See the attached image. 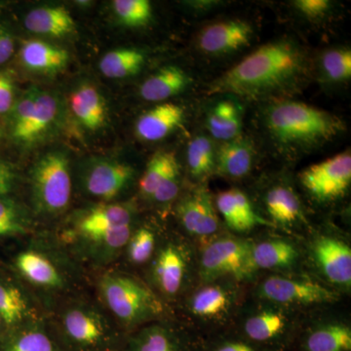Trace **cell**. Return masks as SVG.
<instances>
[{"mask_svg":"<svg viewBox=\"0 0 351 351\" xmlns=\"http://www.w3.org/2000/svg\"><path fill=\"white\" fill-rule=\"evenodd\" d=\"M207 127L211 135L218 140L228 142L239 137L242 128L239 108L230 101H219L208 114Z\"/></svg>","mask_w":351,"mask_h":351,"instance_id":"cell-31","label":"cell"},{"mask_svg":"<svg viewBox=\"0 0 351 351\" xmlns=\"http://www.w3.org/2000/svg\"><path fill=\"white\" fill-rule=\"evenodd\" d=\"M198 351H267L250 341L237 336L218 337L209 341H200Z\"/></svg>","mask_w":351,"mask_h":351,"instance_id":"cell-41","label":"cell"},{"mask_svg":"<svg viewBox=\"0 0 351 351\" xmlns=\"http://www.w3.org/2000/svg\"><path fill=\"white\" fill-rule=\"evenodd\" d=\"M15 99V86L12 75L6 71H0V114L11 112Z\"/></svg>","mask_w":351,"mask_h":351,"instance_id":"cell-43","label":"cell"},{"mask_svg":"<svg viewBox=\"0 0 351 351\" xmlns=\"http://www.w3.org/2000/svg\"><path fill=\"white\" fill-rule=\"evenodd\" d=\"M71 108L85 128L96 131L107 119V107L100 92L90 84L82 85L71 96Z\"/></svg>","mask_w":351,"mask_h":351,"instance_id":"cell-27","label":"cell"},{"mask_svg":"<svg viewBox=\"0 0 351 351\" xmlns=\"http://www.w3.org/2000/svg\"><path fill=\"white\" fill-rule=\"evenodd\" d=\"M299 252L294 244L283 239L252 243L251 263L254 270L288 269L295 265Z\"/></svg>","mask_w":351,"mask_h":351,"instance_id":"cell-28","label":"cell"},{"mask_svg":"<svg viewBox=\"0 0 351 351\" xmlns=\"http://www.w3.org/2000/svg\"><path fill=\"white\" fill-rule=\"evenodd\" d=\"M199 346V341L166 324L154 323L132 336L126 351H198Z\"/></svg>","mask_w":351,"mask_h":351,"instance_id":"cell-16","label":"cell"},{"mask_svg":"<svg viewBox=\"0 0 351 351\" xmlns=\"http://www.w3.org/2000/svg\"><path fill=\"white\" fill-rule=\"evenodd\" d=\"M178 219L186 232L197 239H207L219 230V219L209 191L193 189L177 206Z\"/></svg>","mask_w":351,"mask_h":351,"instance_id":"cell-11","label":"cell"},{"mask_svg":"<svg viewBox=\"0 0 351 351\" xmlns=\"http://www.w3.org/2000/svg\"><path fill=\"white\" fill-rule=\"evenodd\" d=\"M62 327L69 341L80 348H96L110 336V327L104 316L86 306L69 307L62 316Z\"/></svg>","mask_w":351,"mask_h":351,"instance_id":"cell-12","label":"cell"},{"mask_svg":"<svg viewBox=\"0 0 351 351\" xmlns=\"http://www.w3.org/2000/svg\"><path fill=\"white\" fill-rule=\"evenodd\" d=\"M29 313V306L19 289L0 284V317L7 325L17 324Z\"/></svg>","mask_w":351,"mask_h":351,"instance_id":"cell-36","label":"cell"},{"mask_svg":"<svg viewBox=\"0 0 351 351\" xmlns=\"http://www.w3.org/2000/svg\"><path fill=\"white\" fill-rule=\"evenodd\" d=\"M234 294L230 289L218 284H210L198 289L189 300L191 314L205 322H217L230 313Z\"/></svg>","mask_w":351,"mask_h":351,"instance_id":"cell-21","label":"cell"},{"mask_svg":"<svg viewBox=\"0 0 351 351\" xmlns=\"http://www.w3.org/2000/svg\"><path fill=\"white\" fill-rule=\"evenodd\" d=\"M302 351H351V329L341 322L324 323L304 332Z\"/></svg>","mask_w":351,"mask_h":351,"instance_id":"cell-24","label":"cell"},{"mask_svg":"<svg viewBox=\"0 0 351 351\" xmlns=\"http://www.w3.org/2000/svg\"><path fill=\"white\" fill-rule=\"evenodd\" d=\"M3 322V320H2V318L0 317V325H1V323Z\"/></svg>","mask_w":351,"mask_h":351,"instance_id":"cell-47","label":"cell"},{"mask_svg":"<svg viewBox=\"0 0 351 351\" xmlns=\"http://www.w3.org/2000/svg\"><path fill=\"white\" fill-rule=\"evenodd\" d=\"M6 164L3 162H0V172H1L2 169L5 167Z\"/></svg>","mask_w":351,"mask_h":351,"instance_id":"cell-46","label":"cell"},{"mask_svg":"<svg viewBox=\"0 0 351 351\" xmlns=\"http://www.w3.org/2000/svg\"><path fill=\"white\" fill-rule=\"evenodd\" d=\"M253 36L249 23L228 20L205 27L198 36L197 44L202 52L209 55H223L246 47Z\"/></svg>","mask_w":351,"mask_h":351,"instance_id":"cell-15","label":"cell"},{"mask_svg":"<svg viewBox=\"0 0 351 351\" xmlns=\"http://www.w3.org/2000/svg\"><path fill=\"white\" fill-rule=\"evenodd\" d=\"M178 168H180L179 163L173 152H157L147 163V169L138 182L141 193L151 198L161 182Z\"/></svg>","mask_w":351,"mask_h":351,"instance_id":"cell-33","label":"cell"},{"mask_svg":"<svg viewBox=\"0 0 351 351\" xmlns=\"http://www.w3.org/2000/svg\"><path fill=\"white\" fill-rule=\"evenodd\" d=\"M291 327L285 313L265 309L245 319L239 335L267 351H281L290 341Z\"/></svg>","mask_w":351,"mask_h":351,"instance_id":"cell-10","label":"cell"},{"mask_svg":"<svg viewBox=\"0 0 351 351\" xmlns=\"http://www.w3.org/2000/svg\"><path fill=\"white\" fill-rule=\"evenodd\" d=\"M300 179L314 199L330 202L346 195L351 184L350 151L313 164L302 171Z\"/></svg>","mask_w":351,"mask_h":351,"instance_id":"cell-7","label":"cell"},{"mask_svg":"<svg viewBox=\"0 0 351 351\" xmlns=\"http://www.w3.org/2000/svg\"><path fill=\"white\" fill-rule=\"evenodd\" d=\"M258 294L265 301L288 306L332 304L338 300L334 291L319 283L278 276L263 281Z\"/></svg>","mask_w":351,"mask_h":351,"instance_id":"cell-8","label":"cell"},{"mask_svg":"<svg viewBox=\"0 0 351 351\" xmlns=\"http://www.w3.org/2000/svg\"><path fill=\"white\" fill-rule=\"evenodd\" d=\"M320 66L330 82H348L351 77V51L348 48L327 51L321 58Z\"/></svg>","mask_w":351,"mask_h":351,"instance_id":"cell-37","label":"cell"},{"mask_svg":"<svg viewBox=\"0 0 351 351\" xmlns=\"http://www.w3.org/2000/svg\"><path fill=\"white\" fill-rule=\"evenodd\" d=\"M27 219L14 201L0 198V237L24 234L27 232Z\"/></svg>","mask_w":351,"mask_h":351,"instance_id":"cell-38","label":"cell"},{"mask_svg":"<svg viewBox=\"0 0 351 351\" xmlns=\"http://www.w3.org/2000/svg\"><path fill=\"white\" fill-rule=\"evenodd\" d=\"M133 233L132 225L75 237L85 254L96 263H107L119 255Z\"/></svg>","mask_w":351,"mask_h":351,"instance_id":"cell-20","label":"cell"},{"mask_svg":"<svg viewBox=\"0 0 351 351\" xmlns=\"http://www.w3.org/2000/svg\"><path fill=\"white\" fill-rule=\"evenodd\" d=\"M294 5L300 13L309 19H318L328 12L331 4L328 0H297Z\"/></svg>","mask_w":351,"mask_h":351,"instance_id":"cell-44","label":"cell"},{"mask_svg":"<svg viewBox=\"0 0 351 351\" xmlns=\"http://www.w3.org/2000/svg\"><path fill=\"white\" fill-rule=\"evenodd\" d=\"M134 212L129 205L103 203L87 210L76 219L73 237L105 232L119 226L132 225Z\"/></svg>","mask_w":351,"mask_h":351,"instance_id":"cell-18","label":"cell"},{"mask_svg":"<svg viewBox=\"0 0 351 351\" xmlns=\"http://www.w3.org/2000/svg\"><path fill=\"white\" fill-rule=\"evenodd\" d=\"M304 51L288 39L261 46L228 69L210 87V94L260 98L287 90L306 73Z\"/></svg>","mask_w":351,"mask_h":351,"instance_id":"cell-1","label":"cell"},{"mask_svg":"<svg viewBox=\"0 0 351 351\" xmlns=\"http://www.w3.org/2000/svg\"><path fill=\"white\" fill-rule=\"evenodd\" d=\"M254 149L249 140L239 137L228 141L221 147L217 158V169L221 175L240 179L248 175L253 166Z\"/></svg>","mask_w":351,"mask_h":351,"instance_id":"cell-29","label":"cell"},{"mask_svg":"<svg viewBox=\"0 0 351 351\" xmlns=\"http://www.w3.org/2000/svg\"><path fill=\"white\" fill-rule=\"evenodd\" d=\"M15 263L20 274L34 285L48 289L64 285V277L57 265L41 252L34 249L21 252Z\"/></svg>","mask_w":351,"mask_h":351,"instance_id":"cell-23","label":"cell"},{"mask_svg":"<svg viewBox=\"0 0 351 351\" xmlns=\"http://www.w3.org/2000/svg\"><path fill=\"white\" fill-rule=\"evenodd\" d=\"M25 27L34 34L62 38L75 31V23L66 7L44 6L27 14Z\"/></svg>","mask_w":351,"mask_h":351,"instance_id":"cell-25","label":"cell"},{"mask_svg":"<svg viewBox=\"0 0 351 351\" xmlns=\"http://www.w3.org/2000/svg\"><path fill=\"white\" fill-rule=\"evenodd\" d=\"M156 248V237L149 228H141L132 233L127 244L128 257L135 265H143L152 258Z\"/></svg>","mask_w":351,"mask_h":351,"instance_id":"cell-40","label":"cell"},{"mask_svg":"<svg viewBox=\"0 0 351 351\" xmlns=\"http://www.w3.org/2000/svg\"><path fill=\"white\" fill-rule=\"evenodd\" d=\"M186 159L189 172L195 179L208 177L215 168V154L211 141L205 136L193 138L189 144Z\"/></svg>","mask_w":351,"mask_h":351,"instance_id":"cell-34","label":"cell"},{"mask_svg":"<svg viewBox=\"0 0 351 351\" xmlns=\"http://www.w3.org/2000/svg\"><path fill=\"white\" fill-rule=\"evenodd\" d=\"M112 5L117 19L126 27H144L152 20V7L147 0H115Z\"/></svg>","mask_w":351,"mask_h":351,"instance_id":"cell-35","label":"cell"},{"mask_svg":"<svg viewBox=\"0 0 351 351\" xmlns=\"http://www.w3.org/2000/svg\"><path fill=\"white\" fill-rule=\"evenodd\" d=\"M14 49L12 34L0 25V64L6 63L12 57Z\"/></svg>","mask_w":351,"mask_h":351,"instance_id":"cell-45","label":"cell"},{"mask_svg":"<svg viewBox=\"0 0 351 351\" xmlns=\"http://www.w3.org/2000/svg\"><path fill=\"white\" fill-rule=\"evenodd\" d=\"M252 243L226 237L215 239L205 247L200 258V276L206 283L223 277L243 278L253 274Z\"/></svg>","mask_w":351,"mask_h":351,"instance_id":"cell-6","label":"cell"},{"mask_svg":"<svg viewBox=\"0 0 351 351\" xmlns=\"http://www.w3.org/2000/svg\"><path fill=\"white\" fill-rule=\"evenodd\" d=\"M265 123L276 143L295 149L325 144L345 130L337 115L295 101L274 104L267 110Z\"/></svg>","mask_w":351,"mask_h":351,"instance_id":"cell-2","label":"cell"},{"mask_svg":"<svg viewBox=\"0 0 351 351\" xmlns=\"http://www.w3.org/2000/svg\"><path fill=\"white\" fill-rule=\"evenodd\" d=\"M31 186L32 204L38 213L64 211L71 195V171L66 154L53 152L39 158L32 169Z\"/></svg>","mask_w":351,"mask_h":351,"instance_id":"cell-4","label":"cell"},{"mask_svg":"<svg viewBox=\"0 0 351 351\" xmlns=\"http://www.w3.org/2000/svg\"><path fill=\"white\" fill-rule=\"evenodd\" d=\"M184 117V110L177 104H160L138 119L136 133L138 138L147 142L162 140L182 125Z\"/></svg>","mask_w":351,"mask_h":351,"instance_id":"cell-19","label":"cell"},{"mask_svg":"<svg viewBox=\"0 0 351 351\" xmlns=\"http://www.w3.org/2000/svg\"><path fill=\"white\" fill-rule=\"evenodd\" d=\"M133 168L114 160H96L83 174V186L88 195L110 201L121 195L133 181Z\"/></svg>","mask_w":351,"mask_h":351,"instance_id":"cell-9","label":"cell"},{"mask_svg":"<svg viewBox=\"0 0 351 351\" xmlns=\"http://www.w3.org/2000/svg\"><path fill=\"white\" fill-rule=\"evenodd\" d=\"M20 59L29 71L43 75H54L66 68L69 53L63 48L45 41L32 39L23 44Z\"/></svg>","mask_w":351,"mask_h":351,"instance_id":"cell-22","label":"cell"},{"mask_svg":"<svg viewBox=\"0 0 351 351\" xmlns=\"http://www.w3.org/2000/svg\"><path fill=\"white\" fill-rule=\"evenodd\" d=\"M145 57L142 51L134 48H121L110 51L101 58L99 68L108 78H125L142 69Z\"/></svg>","mask_w":351,"mask_h":351,"instance_id":"cell-32","label":"cell"},{"mask_svg":"<svg viewBox=\"0 0 351 351\" xmlns=\"http://www.w3.org/2000/svg\"><path fill=\"white\" fill-rule=\"evenodd\" d=\"M216 205L226 226L234 232H249L258 226H274V223L260 217L251 201L239 189L219 193Z\"/></svg>","mask_w":351,"mask_h":351,"instance_id":"cell-17","label":"cell"},{"mask_svg":"<svg viewBox=\"0 0 351 351\" xmlns=\"http://www.w3.org/2000/svg\"><path fill=\"white\" fill-rule=\"evenodd\" d=\"M265 208L274 223L292 226L302 219V206L299 197L292 189L276 186L267 191Z\"/></svg>","mask_w":351,"mask_h":351,"instance_id":"cell-30","label":"cell"},{"mask_svg":"<svg viewBox=\"0 0 351 351\" xmlns=\"http://www.w3.org/2000/svg\"><path fill=\"white\" fill-rule=\"evenodd\" d=\"M189 270V258L184 247L165 245L152 262V282L163 295L176 297L184 287Z\"/></svg>","mask_w":351,"mask_h":351,"instance_id":"cell-14","label":"cell"},{"mask_svg":"<svg viewBox=\"0 0 351 351\" xmlns=\"http://www.w3.org/2000/svg\"><path fill=\"white\" fill-rule=\"evenodd\" d=\"M180 191V168L172 171L157 186L152 199L160 204L174 200Z\"/></svg>","mask_w":351,"mask_h":351,"instance_id":"cell-42","label":"cell"},{"mask_svg":"<svg viewBox=\"0 0 351 351\" xmlns=\"http://www.w3.org/2000/svg\"><path fill=\"white\" fill-rule=\"evenodd\" d=\"M4 351H58L50 337L39 328H29L15 337Z\"/></svg>","mask_w":351,"mask_h":351,"instance_id":"cell-39","label":"cell"},{"mask_svg":"<svg viewBox=\"0 0 351 351\" xmlns=\"http://www.w3.org/2000/svg\"><path fill=\"white\" fill-rule=\"evenodd\" d=\"M191 83L188 73L177 66L159 69L145 80L140 88V94L147 101H163L181 93Z\"/></svg>","mask_w":351,"mask_h":351,"instance_id":"cell-26","label":"cell"},{"mask_svg":"<svg viewBox=\"0 0 351 351\" xmlns=\"http://www.w3.org/2000/svg\"><path fill=\"white\" fill-rule=\"evenodd\" d=\"M0 138H1V129H0Z\"/></svg>","mask_w":351,"mask_h":351,"instance_id":"cell-48","label":"cell"},{"mask_svg":"<svg viewBox=\"0 0 351 351\" xmlns=\"http://www.w3.org/2000/svg\"><path fill=\"white\" fill-rule=\"evenodd\" d=\"M10 112L14 140L31 145L40 142L57 125L61 112L56 97L32 87L14 105Z\"/></svg>","mask_w":351,"mask_h":351,"instance_id":"cell-5","label":"cell"},{"mask_svg":"<svg viewBox=\"0 0 351 351\" xmlns=\"http://www.w3.org/2000/svg\"><path fill=\"white\" fill-rule=\"evenodd\" d=\"M311 251L318 269L330 283L350 288L351 249L345 241L323 235L313 242Z\"/></svg>","mask_w":351,"mask_h":351,"instance_id":"cell-13","label":"cell"},{"mask_svg":"<svg viewBox=\"0 0 351 351\" xmlns=\"http://www.w3.org/2000/svg\"><path fill=\"white\" fill-rule=\"evenodd\" d=\"M99 291L108 308L126 326L144 324L163 313L158 297L128 274H105L99 282Z\"/></svg>","mask_w":351,"mask_h":351,"instance_id":"cell-3","label":"cell"}]
</instances>
